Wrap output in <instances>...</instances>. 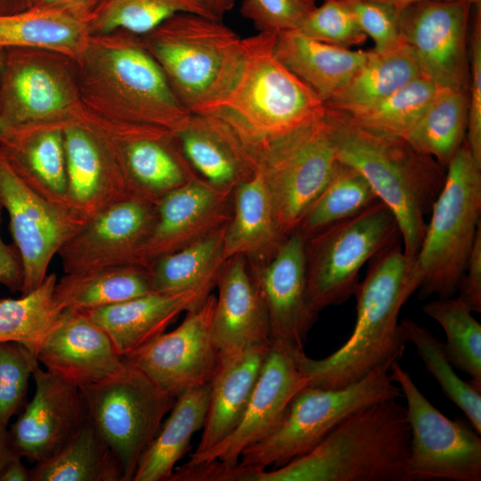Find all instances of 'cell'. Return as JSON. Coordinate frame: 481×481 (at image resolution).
I'll return each instance as SVG.
<instances>
[{
    "instance_id": "cell-60",
    "label": "cell",
    "mask_w": 481,
    "mask_h": 481,
    "mask_svg": "<svg viewBox=\"0 0 481 481\" xmlns=\"http://www.w3.org/2000/svg\"><path fill=\"white\" fill-rule=\"evenodd\" d=\"M2 211H3V208L0 205V223H1Z\"/></svg>"
},
{
    "instance_id": "cell-2",
    "label": "cell",
    "mask_w": 481,
    "mask_h": 481,
    "mask_svg": "<svg viewBox=\"0 0 481 481\" xmlns=\"http://www.w3.org/2000/svg\"><path fill=\"white\" fill-rule=\"evenodd\" d=\"M76 62L82 104L104 125L175 133L190 115L140 36L125 30L91 35Z\"/></svg>"
},
{
    "instance_id": "cell-7",
    "label": "cell",
    "mask_w": 481,
    "mask_h": 481,
    "mask_svg": "<svg viewBox=\"0 0 481 481\" xmlns=\"http://www.w3.org/2000/svg\"><path fill=\"white\" fill-rule=\"evenodd\" d=\"M444 186L415 257L422 274L419 297H452L458 292L481 225V167L466 140L447 166Z\"/></svg>"
},
{
    "instance_id": "cell-23",
    "label": "cell",
    "mask_w": 481,
    "mask_h": 481,
    "mask_svg": "<svg viewBox=\"0 0 481 481\" xmlns=\"http://www.w3.org/2000/svg\"><path fill=\"white\" fill-rule=\"evenodd\" d=\"M232 195V192L217 190L200 177L166 194L156 204L155 220L138 265L149 268L159 257L225 225L231 218Z\"/></svg>"
},
{
    "instance_id": "cell-1",
    "label": "cell",
    "mask_w": 481,
    "mask_h": 481,
    "mask_svg": "<svg viewBox=\"0 0 481 481\" xmlns=\"http://www.w3.org/2000/svg\"><path fill=\"white\" fill-rule=\"evenodd\" d=\"M399 240L369 261L364 280L354 294L356 321L348 339L322 359H312L304 351H292L309 385L338 388L353 384L378 368L390 369L406 346L399 314L403 306L419 289L422 274L415 258L408 257Z\"/></svg>"
},
{
    "instance_id": "cell-6",
    "label": "cell",
    "mask_w": 481,
    "mask_h": 481,
    "mask_svg": "<svg viewBox=\"0 0 481 481\" xmlns=\"http://www.w3.org/2000/svg\"><path fill=\"white\" fill-rule=\"evenodd\" d=\"M276 36L258 32L242 39L239 76L213 110L227 113L255 143L284 135L325 112L322 99L277 59Z\"/></svg>"
},
{
    "instance_id": "cell-17",
    "label": "cell",
    "mask_w": 481,
    "mask_h": 481,
    "mask_svg": "<svg viewBox=\"0 0 481 481\" xmlns=\"http://www.w3.org/2000/svg\"><path fill=\"white\" fill-rule=\"evenodd\" d=\"M473 4L428 0L398 14L401 38L412 49L421 76L439 88L464 91L468 62L466 35Z\"/></svg>"
},
{
    "instance_id": "cell-49",
    "label": "cell",
    "mask_w": 481,
    "mask_h": 481,
    "mask_svg": "<svg viewBox=\"0 0 481 481\" xmlns=\"http://www.w3.org/2000/svg\"><path fill=\"white\" fill-rule=\"evenodd\" d=\"M471 42L470 100L467 116L468 148L476 163L481 167V24L476 20Z\"/></svg>"
},
{
    "instance_id": "cell-8",
    "label": "cell",
    "mask_w": 481,
    "mask_h": 481,
    "mask_svg": "<svg viewBox=\"0 0 481 481\" xmlns=\"http://www.w3.org/2000/svg\"><path fill=\"white\" fill-rule=\"evenodd\" d=\"M403 397L389 369L378 368L363 379L338 388L306 386L292 399L276 428L246 448L239 465L280 467L316 446L355 412L369 404Z\"/></svg>"
},
{
    "instance_id": "cell-3",
    "label": "cell",
    "mask_w": 481,
    "mask_h": 481,
    "mask_svg": "<svg viewBox=\"0 0 481 481\" xmlns=\"http://www.w3.org/2000/svg\"><path fill=\"white\" fill-rule=\"evenodd\" d=\"M410 426L397 399L361 408L308 452L265 470L243 467L241 481H411Z\"/></svg>"
},
{
    "instance_id": "cell-44",
    "label": "cell",
    "mask_w": 481,
    "mask_h": 481,
    "mask_svg": "<svg viewBox=\"0 0 481 481\" xmlns=\"http://www.w3.org/2000/svg\"><path fill=\"white\" fill-rule=\"evenodd\" d=\"M438 89L431 80L420 76L374 106L346 115L367 130L404 139Z\"/></svg>"
},
{
    "instance_id": "cell-59",
    "label": "cell",
    "mask_w": 481,
    "mask_h": 481,
    "mask_svg": "<svg viewBox=\"0 0 481 481\" xmlns=\"http://www.w3.org/2000/svg\"><path fill=\"white\" fill-rule=\"evenodd\" d=\"M36 0H29V7L33 5Z\"/></svg>"
},
{
    "instance_id": "cell-43",
    "label": "cell",
    "mask_w": 481,
    "mask_h": 481,
    "mask_svg": "<svg viewBox=\"0 0 481 481\" xmlns=\"http://www.w3.org/2000/svg\"><path fill=\"white\" fill-rule=\"evenodd\" d=\"M404 338L412 342L427 371L433 375L445 396L467 416L475 431L481 435V390L461 379L449 362L444 343L415 321H400Z\"/></svg>"
},
{
    "instance_id": "cell-28",
    "label": "cell",
    "mask_w": 481,
    "mask_h": 481,
    "mask_svg": "<svg viewBox=\"0 0 481 481\" xmlns=\"http://www.w3.org/2000/svg\"><path fill=\"white\" fill-rule=\"evenodd\" d=\"M208 296L195 291H151L85 313L108 334L118 354L125 357L162 334L181 313L199 307Z\"/></svg>"
},
{
    "instance_id": "cell-55",
    "label": "cell",
    "mask_w": 481,
    "mask_h": 481,
    "mask_svg": "<svg viewBox=\"0 0 481 481\" xmlns=\"http://www.w3.org/2000/svg\"><path fill=\"white\" fill-rule=\"evenodd\" d=\"M203 2L206 6L210 10V12L217 18L221 20L222 17L228 12H230L236 0H200Z\"/></svg>"
},
{
    "instance_id": "cell-5",
    "label": "cell",
    "mask_w": 481,
    "mask_h": 481,
    "mask_svg": "<svg viewBox=\"0 0 481 481\" xmlns=\"http://www.w3.org/2000/svg\"><path fill=\"white\" fill-rule=\"evenodd\" d=\"M140 37L190 113L213 110L242 65L243 41L221 20L181 12Z\"/></svg>"
},
{
    "instance_id": "cell-25",
    "label": "cell",
    "mask_w": 481,
    "mask_h": 481,
    "mask_svg": "<svg viewBox=\"0 0 481 481\" xmlns=\"http://www.w3.org/2000/svg\"><path fill=\"white\" fill-rule=\"evenodd\" d=\"M37 359L46 371L77 387L104 379L126 363L97 323L85 312L69 308L63 310Z\"/></svg>"
},
{
    "instance_id": "cell-20",
    "label": "cell",
    "mask_w": 481,
    "mask_h": 481,
    "mask_svg": "<svg viewBox=\"0 0 481 481\" xmlns=\"http://www.w3.org/2000/svg\"><path fill=\"white\" fill-rule=\"evenodd\" d=\"M309 385L291 350L272 344L245 411L235 428L215 446L192 452L188 464L219 461L239 463L242 452L273 432L283 419L295 395Z\"/></svg>"
},
{
    "instance_id": "cell-45",
    "label": "cell",
    "mask_w": 481,
    "mask_h": 481,
    "mask_svg": "<svg viewBox=\"0 0 481 481\" xmlns=\"http://www.w3.org/2000/svg\"><path fill=\"white\" fill-rule=\"evenodd\" d=\"M37 363L22 345L0 342V428H7L26 405L29 378Z\"/></svg>"
},
{
    "instance_id": "cell-27",
    "label": "cell",
    "mask_w": 481,
    "mask_h": 481,
    "mask_svg": "<svg viewBox=\"0 0 481 481\" xmlns=\"http://www.w3.org/2000/svg\"><path fill=\"white\" fill-rule=\"evenodd\" d=\"M64 125L43 123L8 127L0 139V150L12 169L33 191L53 205L71 213Z\"/></svg>"
},
{
    "instance_id": "cell-22",
    "label": "cell",
    "mask_w": 481,
    "mask_h": 481,
    "mask_svg": "<svg viewBox=\"0 0 481 481\" xmlns=\"http://www.w3.org/2000/svg\"><path fill=\"white\" fill-rule=\"evenodd\" d=\"M175 134L198 176L217 190L233 192L257 169L253 143L223 110L190 113Z\"/></svg>"
},
{
    "instance_id": "cell-38",
    "label": "cell",
    "mask_w": 481,
    "mask_h": 481,
    "mask_svg": "<svg viewBox=\"0 0 481 481\" xmlns=\"http://www.w3.org/2000/svg\"><path fill=\"white\" fill-rule=\"evenodd\" d=\"M467 116L464 91L439 88L404 139L418 152L447 167L465 142Z\"/></svg>"
},
{
    "instance_id": "cell-61",
    "label": "cell",
    "mask_w": 481,
    "mask_h": 481,
    "mask_svg": "<svg viewBox=\"0 0 481 481\" xmlns=\"http://www.w3.org/2000/svg\"><path fill=\"white\" fill-rule=\"evenodd\" d=\"M312 1L316 2V0H312Z\"/></svg>"
},
{
    "instance_id": "cell-14",
    "label": "cell",
    "mask_w": 481,
    "mask_h": 481,
    "mask_svg": "<svg viewBox=\"0 0 481 481\" xmlns=\"http://www.w3.org/2000/svg\"><path fill=\"white\" fill-rule=\"evenodd\" d=\"M63 139L69 205L79 221L85 224L109 207L136 196L115 138L86 110L80 118L65 123Z\"/></svg>"
},
{
    "instance_id": "cell-11",
    "label": "cell",
    "mask_w": 481,
    "mask_h": 481,
    "mask_svg": "<svg viewBox=\"0 0 481 481\" xmlns=\"http://www.w3.org/2000/svg\"><path fill=\"white\" fill-rule=\"evenodd\" d=\"M324 114L255 145L283 238L298 228L338 163Z\"/></svg>"
},
{
    "instance_id": "cell-26",
    "label": "cell",
    "mask_w": 481,
    "mask_h": 481,
    "mask_svg": "<svg viewBox=\"0 0 481 481\" xmlns=\"http://www.w3.org/2000/svg\"><path fill=\"white\" fill-rule=\"evenodd\" d=\"M213 314V337L219 355L255 346H271L266 313L251 277L248 258L227 259L219 273Z\"/></svg>"
},
{
    "instance_id": "cell-31",
    "label": "cell",
    "mask_w": 481,
    "mask_h": 481,
    "mask_svg": "<svg viewBox=\"0 0 481 481\" xmlns=\"http://www.w3.org/2000/svg\"><path fill=\"white\" fill-rule=\"evenodd\" d=\"M232 197L233 213L224 237V260L239 255L269 257L285 238L279 232L271 196L258 168L233 189Z\"/></svg>"
},
{
    "instance_id": "cell-32",
    "label": "cell",
    "mask_w": 481,
    "mask_h": 481,
    "mask_svg": "<svg viewBox=\"0 0 481 481\" xmlns=\"http://www.w3.org/2000/svg\"><path fill=\"white\" fill-rule=\"evenodd\" d=\"M421 76L410 46L402 41L385 52L369 51L366 61L325 107L348 115L362 112Z\"/></svg>"
},
{
    "instance_id": "cell-13",
    "label": "cell",
    "mask_w": 481,
    "mask_h": 481,
    "mask_svg": "<svg viewBox=\"0 0 481 481\" xmlns=\"http://www.w3.org/2000/svg\"><path fill=\"white\" fill-rule=\"evenodd\" d=\"M389 370L391 379L400 387L406 400L411 481H480V435L437 410L398 362Z\"/></svg>"
},
{
    "instance_id": "cell-34",
    "label": "cell",
    "mask_w": 481,
    "mask_h": 481,
    "mask_svg": "<svg viewBox=\"0 0 481 481\" xmlns=\"http://www.w3.org/2000/svg\"><path fill=\"white\" fill-rule=\"evenodd\" d=\"M91 34L86 23L55 10L30 6L0 14V48L27 47L50 50L77 61Z\"/></svg>"
},
{
    "instance_id": "cell-54",
    "label": "cell",
    "mask_w": 481,
    "mask_h": 481,
    "mask_svg": "<svg viewBox=\"0 0 481 481\" xmlns=\"http://www.w3.org/2000/svg\"><path fill=\"white\" fill-rule=\"evenodd\" d=\"M18 455L12 450L9 436L8 428H0V475L6 464L15 456Z\"/></svg>"
},
{
    "instance_id": "cell-33",
    "label": "cell",
    "mask_w": 481,
    "mask_h": 481,
    "mask_svg": "<svg viewBox=\"0 0 481 481\" xmlns=\"http://www.w3.org/2000/svg\"><path fill=\"white\" fill-rule=\"evenodd\" d=\"M209 383L175 398L167 418L140 459L133 481H168L176 463L189 450L192 437L202 429Z\"/></svg>"
},
{
    "instance_id": "cell-56",
    "label": "cell",
    "mask_w": 481,
    "mask_h": 481,
    "mask_svg": "<svg viewBox=\"0 0 481 481\" xmlns=\"http://www.w3.org/2000/svg\"><path fill=\"white\" fill-rule=\"evenodd\" d=\"M29 7V0H0V14H9Z\"/></svg>"
},
{
    "instance_id": "cell-42",
    "label": "cell",
    "mask_w": 481,
    "mask_h": 481,
    "mask_svg": "<svg viewBox=\"0 0 481 481\" xmlns=\"http://www.w3.org/2000/svg\"><path fill=\"white\" fill-rule=\"evenodd\" d=\"M422 311L444 330L449 362L469 375L471 384L481 390V324L468 304L460 295L437 298L425 304Z\"/></svg>"
},
{
    "instance_id": "cell-57",
    "label": "cell",
    "mask_w": 481,
    "mask_h": 481,
    "mask_svg": "<svg viewBox=\"0 0 481 481\" xmlns=\"http://www.w3.org/2000/svg\"><path fill=\"white\" fill-rule=\"evenodd\" d=\"M373 1L381 2V3L390 5L399 14V12H401L407 6L412 4L418 3V2L428 1V0H373ZM461 1H468L473 4H480L481 0H461Z\"/></svg>"
},
{
    "instance_id": "cell-36",
    "label": "cell",
    "mask_w": 481,
    "mask_h": 481,
    "mask_svg": "<svg viewBox=\"0 0 481 481\" xmlns=\"http://www.w3.org/2000/svg\"><path fill=\"white\" fill-rule=\"evenodd\" d=\"M154 291L148 268L123 265L65 273L54 297L63 309L86 312Z\"/></svg>"
},
{
    "instance_id": "cell-30",
    "label": "cell",
    "mask_w": 481,
    "mask_h": 481,
    "mask_svg": "<svg viewBox=\"0 0 481 481\" xmlns=\"http://www.w3.org/2000/svg\"><path fill=\"white\" fill-rule=\"evenodd\" d=\"M274 53L289 70L325 102L362 66L369 51L332 45L298 30H290L277 34Z\"/></svg>"
},
{
    "instance_id": "cell-40",
    "label": "cell",
    "mask_w": 481,
    "mask_h": 481,
    "mask_svg": "<svg viewBox=\"0 0 481 481\" xmlns=\"http://www.w3.org/2000/svg\"><path fill=\"white\" fill-rule=\"evenodd\" d=\"M380 201L364 175L338 160L325 188L311 205L298 228L304 238L352 217Z\"/></svg>"
},
{
    "instance_id": "cell-35",
    "label": "cell",
    "mask_w": 481,
    "mask_h": 481,
    "mask_svg": "<svg viewBox=\"0 0 481 481\" xmlns=\"http://www.w3.org/2000/svg\"><path fill=\"white\" fill-rule=\"evenodd\" d=\"M225 225L157 259L148 269L154 291H195L206 296L216 287L224 258Z\"/></svg>"
},
{
    "instance_id": "cell-52",
    "label": "cell",
    "mask_w": 481,
    "mask_h": 481,
    "mask_svg": "<svg viewBox=\"0 0 481 481\" xmlns=\"http://www.w3.org/2000/svg\"><path fill=\"white\" fill-rule=\"evenodd\" d=\"M102 2V0H36L33 5L55 10L87 25Z\"/></svg>"
},
{
    "instance_id": "cell-39",
    "label": "cell",
    "mask_w": 481,
    "mask_h": 481,
    "mask_svg": "<svg viewBox=\"0 0 481 481\" xmlns=\"http://www.w3.org/2000/svg\"><path fill=\"white\" fill-rule=\"evenodd\" d=\"M57 280L49 273L20 298L0 299V342H17L37 357L64 310L54 297Z\"/></svg>"
},
{
    "instance_id": "cell-24",
    "label": "cell",
    "mask_w": 481,
    "mask_h": 481,
    "mask_svg": "<svg viewBox=\"0 0 481 481\" xmlns=\"http://www.w3.org/2000/svg\"><path fill=\"white\" fill-rule=\"evenodd\" d=\"M115 138L135 195L157 204L166 194L198 178L175 132L145 126H106Z\"/></svg>"
},
{
    "instance_id": "cell-37",
    "label": "cell",
    "mask_w": 481,
    "mask_h": 481,
    "mask_svg": "<svg viewBox=\"0 0 481 481\" xmlns=\"http://www.w3.org/2000/svg\"><path fill=\"white\" fill-rule=\"evenodd\" d=\"M31 481H123L120 465L86 420L49 459L35 463Z\"/></svg>"
},
{
    "instance_id": "cell-4",
    "label": "cell",
    "mask_w": 481,
    "mask_h": 481,
    "mask_svg": "<svg viewBox=\"0 0 481 481\" xmlns=\"http://www.w3.org/2000/svg\"><path fill=\"white\" fill-rule=\"evenodd\" d=\"M324 116L338 159L368 180L395 218L404 253L415 258L427 227L425 217L444 183V167L405 139L367 130L344 112L325 107Z\"/></svg>"
},
{
    "instance_id": "cell-29",
    "label": "cell",
    "mask_w": 481,
    "mask_h": 481,
    "mask_svg": "<svg viewBox=\"0 0 481 481\" xmlns=\"http://www.w3.org/2000/svg\"><path fill=\"white\" fill-rule=\"evenodd\" d=\"M271 346L219 355L209 382L207 414L200 443L193 452H202L224 439L240 420Z\"/></svg>"
},
{
    "instance_id": "cell-53",
    "label": "cell",
    "mask_w": 481,
    "mask_h": 481,
    "mask_svg": "<svg viewBox=\"0 0 481 481\" xmlns=\"http://www.w3.org/2000/svg\"><path fill=\"white\" fill-rule=\"evenodd\" d=\"M0 481H31V472L22 463V458L15 455L2 471Z\"/></svg>"
},
{
    "instance_id": "cell-50",
    "label": "cell",
    "mask_w": 481,
    "mask_h": 481,
    "mask_svg": "<svg viewBox=\"0 0 481 481\" xmlns=\"http://www.w3.org/2000/svg\"><path fill=\"white\" fill-rule=\"evenodd\" d=\"M458 291L472 312H481V225L477 229Z\"/></svg>"
},
{
    "instance_id": "cell-18",
    "label": "cell",
    "mask_w": 481,
    "mask_h": 481,
    "mask_svg": "<svg viewBox=\"0 0 481 481\" xmlns=\"http://www.w3.org/2000/svg\"><path fill=\"white\" fill-rule=\"evenodd\" d=\"M264 305L272 344L303 351L318 314L307 299L305 238L296 230L266 258H249Z\"/></svg>"
},
{
    "instance_id": "cell-19",
    "label": "cell",
    "mask_w": 481,
    "mask_h": 481,
    "mask_svg": "<svg viewBox=\"0 0 481 481\" xmlns=\"http://www.w3.org/2000/svg\"><path fill=\"white\" fill-rule=\"evenodd\" d=\"M156 216V205L139 196L118 202L86 222L57 255L65 273L139 265L138 256Z\"/></svg>"
},
{
    "instance_id": "cell-12",
    "label": "cell",
    "mask_w": 481,
    "mask_h": 481,
    "mask_svg": "<svg viewBox=\"0 0 481 481\" xmlns=\"http://www.w3.org/2000/svg\"><path fill=\"white\" fill-rule=\"evenodd\" d=\"M84 113L74 59L38 48L4 49L0 120L7 127L67 123Z\"/></svg>"
},
{
    "instance_id": "cell-10",
    "label": "cell",
    "mask_w": 481,
    "mask_h": 481,
    "mask_svg": "<svg viewBox=\"0 0 481 481\" xmlns=\"http://www.w3.org/2000/svg\"><path fill=\"white\" fill-rule=\"evenodd\" d=\"M399 240L395 218L381 201L305 238L306 294L311 307L319 313L346 302L358 287L363 265Z\"/></svg>"
},
{
    "instance_id": "cell-46",
    "label": "cell",
    "mask_w": 481,
    "mask_h": 481,
    "mask_svg": "<svg viewBox=\"0 0 481 481\" xmlns=\"http://www.w3.org/2000/svg\"><path fill=\"white\" fill-rule=\"evenodd\" d=\"M297 30L318 41L348 49L363 44L368 37L345 0H323Z\"/></svg>"
},
{
    "instance_id": "cell-15",
    "label": "cell",
    "mask_w": 481,
    "mask_h": 481,
    "mask_svg": "<svg viewBox=\"0 0 481 481\" xmlns=\"http://www.w3.org/2000/svg\"><path fill=\"white\" fill-rule=\"evenodd\" d=\"M216 300L210 294L199 307L187 311L177 328L163 332L126 360L175 398L208 384L219 359L213 337Z\"/></svg>"
},
{
    "instance_id": "cell-21",
    "label": "cell",
    "mask_w": 481,
    "mask_h": 481,
    "mask_svg": "<svg viewBox=\"0 0 481 481\" xmlns=\"http://www.w3.org/2000/svg\"><path fill=\"white\" fill-rule=\"evenodd\" d=\"M35 393L8 428L14 452L32 463L61 450L86 422L79 387L36 365Z\"/></svg>"
},
{
    "instance_id": "cell-16",
    "label": "cell",
    "mask_w": 481,
    "mask_h": 481,
    "mask_svg": "<svg viewBox=\"0 0 481 481\" xmlns=\"http://www.w3.org/2000/svg\"><path fill=\"white\" fill-rule=\"evenodd\" d=\"M0 205L9 215L13 244L23 265L26 294L47 275L53 257L84 224L33 191L12 169L0 150Z\"/></svg>"
},
{
    "instance_id": "cell-41",
    "label": "cell",
    "mask_w": 481,
    "mask_h": 481,
    "mask_svg": "<svg viewBox=\"0 0 481 481\" xmlns=\"http://www.w3.org/2000/svg\"><path fill=\"white\" fill-rule=\"evenodd\" d=\"M181 12L218 20L200 0H102L87 27L91 35L125 30L143 36Z\"/></svg>"
},
{
    "instance_id": "cell-47",
    "label": "cell",
    "mask_w": 481,
    "mask_h": 481,
    "mask_svg": "<svg viewBox=\"0 0 481 481\" xmlns=\"http://www.w3.org/2000/svg\"><path fill=\"white\" fill-rule=\"evenodd\" d=\"M312 0H244L241 15L259 32L297 30L315 7Z\"/></svg>"
},
{
    "instance_id": "cell-51",
    "label": "cell",
    "mask_w": 481,
    "mask_h": 481,
    "mask_svg": "<svg viewBox=\"0 0 481 481\" xmlns=\"http://www.w3.org/2000/svg\"><path fill=\"white\" fill-rule=\"evenodd\" d=\"M23 265L14 244L4 241L0 234V284L11 292H21L23 287Z\"/></svg>"
},
{
    "instance_id": "cell-48",
    "label": "cell",
    "mask_w": 481,
    "mask_h": 481,
    "mask_svg": "<svg viewBox=\"0 0 481 481\" xmlns=\"http://www.w3.org/2000/svg\"><path fill=\"white\" fill-rule=\"evenodd\" d=\"M360 28L375 45V52L387 51L402 38L398 28V13L390 5L373 0H345Z\"/></svg>"
},
{
    "instance_id": "cell-58",
    "label": "cell",
    "mask_w": 481,
    "mask_h": 481,
    "mask_svg": "<svg viewBox=\"0 0 481 481\" xmlns=\"http://www.w3.org/2000/svg\"><path fill=\"white\" fill-rule=\"evenodd\" d=\"M3 57H4V49L0 48V69L3 62ZM8 130V127L0 120V139H2L6 132Z\"/></svg>"
},
{
    "instance_id": "cell-9",
    "label": "cell",
    "mask_w": 481,
    "mask_h": 481,
    "mask_svg": "<svg viewBox=\"0 0 481 481\" xmlns=\"http://www.w3.org/2000/svg\"><path fill=\"white\" fill-rule=\"evenodd\" d=\"M79 389L87 421L117 458L123 481H133L175 398L127 361L113 375Z\"/></svg>"
}]
</instances>
